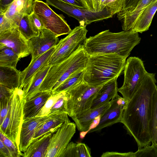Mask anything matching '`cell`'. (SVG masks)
I'll use <instances>...</instances> for the list:
<instances>
[{
  "instance_id": "1",
  "label": "cell",
  "mask_w": 157,
  "mask_h": 157,
  "mask_svg": "<svg viewBox=\"0 0 157 157\" xmlns=\"http://www.w3.org/2000/svg\"><path fill=\"white\" fill-rule=\"evenodd\" d=\"M156 82L155 74L147 72L140 86L127 102L123 112L121 123L139 148L151 143L150 126Z\"/></svg>"
},
{
  "instance_id": "2",
  "label": "cell",
  "mask_w": 157,
  "mask_h": 157,
  "mask_svg": "<svg viewBox=\"0 0 157 157\" xmlns=\"http://www.w3.org/2000/svg\"><path fill=\"white\" fill-rule=\"evenodd\" d=\"M141 40L138 33L132 30L113 33L107 30L87 38L83 46L89 56L116 53L126 59Z\"/></svg>"
},
{
  "instance_id": "3",
  "label": "cell",
  "mask_w": 157,
  "mask_h": 157,
  "mask_svg": "<svg viewBox=\"0 0 157 157\" xmlns=\"http://www.w3.org/2000/svg\"><path fill=\"white\" fill-rule=\"evenodd\" d=\"M126 59L116 53L89 56L83 81L90 86H102L118 77L124 70Z\"/></svg>"
},
{
  "instance_id": "4",
  "label": "cell",
  "mask_w": 157,
  "mask_h": 157,
  "mask_svg": "<svg viewBox=\"0 0 157 157\" xmlns=\"http://www.w3.org/2000/svg\"><path fill=\"white\" fill-rule=\"evenodd\" d=\"M89 56L84 50L83 44L81 45L66 60L51 66L40 86V91L52 90L76 71L85 69Z\"/></svg>"
},
{
  "instance_id": "5",
  "label": "cell",
  "mask_w": 157,
  "mask_h": 157,
  "mask_svg": "<svg viewBox=\"0 0 157 157\" xmlns=\"http://www.w3.org/2000/svg\"><path fill=\"white\" fill-rule=\"evenodd\" d=\"M25 100L22 89L14 90L7 114L0 125V132L12 141L19 150L20 133L23 119V108Z\"/></svg>"
},
{
  "instance_id": "6",
  "label": "cell",
  "mask_w": 157,
  "mask_h": 157,
  "mask_svg": "<svg viewBox=\"0 0 157 157\" xmlns=\"http://www.w3.org/2000/svg\"><path fill=\"white\" fill-rule=\"evenodd\" d=\"M103 85L92 86L83 81L66 91L67 115L72 118L90 109L95 97Z\"/></svg>"
},
{
  "instance_id": "7",
  "label": "cell",
  "mask_w": 157,
  "mask_h": 157,
  "mask_svg": "<svg viewBox=\"0 0 157 157\" xmlns=\"http://www.w3.org/2000/svg\"><path fill=\"white\" fill-rule=\"evenodd\" d=\"M124 81L118 91L128 101L141 84L147 72L143 61L138 57H129L127 60L124 69Z\"/></svg>"
},
{
  "instance_id": "8",
  "label": "cell",
  "mask_w": 157,
  "mask_h": 157,
  "mask_svg": "<svg viewBox=\"0 0 157 157\" xmlns=\"http://www.w3.org/2000/svg\"><path fill=\"white\" fill-rule=\"evenodd\" d=\"M86 26L79 25L76 27L65 38L61 39L56 46L55 50L48 62L52 66L67 59L86 39Z\"/></svg>"
},
{
  "instance_id": "9",
  "label": "cell",
  "mask_w": 157,
  "mask_h": 157,
  "mask_svg": "<svg viewBox=\"0 0 157 157\" xmlns=\"http://www.w3.org/2000/svg\"><path fill=\"white\" fill-rule=\"evenodd\" d=\"M33 10L42 22L44 28L52 31L58 37L68 34L71 31L63 17L55 12L47 3L34 0Z\"/></svg>"
},
{
  "instance_id": "10",
  "label": "cell",
  "mask_w": 157,
  "mask_h": 157,
  "mask_svg": "<svg viewBox=\"0 0 157 157\" xmlns=\"http://www.w3.org/2000/svg\"><path fill=\"white\" fill-rule=\"evenodd\" d=\"M46 3L56 8L79 22L80 25H86L94 22L107 19L114 15L106 8L98 12H93L83 8L77 7L60 0H46Z\"/></svg>"
},
{
  "instance_id": "11",
  "label": "cell",
  "mask_w": 157,
  "mask_h": 157,
  "mask_svg": "<svg viewBox=\"0 0 157 157\" xmlns=\"http://www.w3.org/2000/svg\"><path fill=\"white\" fill-rule=\"evenodd\" d=\"M75 123L63 124L52 135L45 157H62L76 132Z\"/></svg>"
},
{
  "instance_id": "12",
  "label": "cell",
  "mask_w": 157,
  "mask_h": 157,
  "mask_svg": "<svg viewBox=\"0 0 157 157\" xmlns=\"http://www.w3.org/2000/svg\"><path fill=\"white\" fill-rule=\"evenodd\" d=\"M0 45L11 48L21 58L31 54L29 40L21 33L18 27L0 33Z\"/></svg>"
},
{
  "instance_id": "13",
  "label": "cell",
  "mask_w": 157,
  "mask_h": 157,
  "mask_svg": "<svg viewBox=\"0 0 157 157\" xmlns=\"http://www.w3.org/2000/svg\"><path fill=\"white\" fill-rule=\"evenodd\" d=\"M110 101V107L100 117L98 124L88 131L89 133L99 131L105 128L121 122L123 112L127 101L118 94Z\"/></svg>"
},
{
  "instance_id": "14",
  "label": "cell",
  "mask_w": 157,
  "mask_h": 157,
  "mask_svg": "<svg viewBox=\"0 0 157 157\" xmlns=\"http://www.w3.org/2000/svg\"><path fill=\"white\" fill-rule=\"evenodd\" d=\"M58 37L46 29L39 31L38 34L29 40L32 61L55 47L59 42Z\"/></svg>"
},
{
  "instance_id": "15",
  "label": "cell",
  "mask_w": 157,
  "mask_h": 157,
  "mask_svg": "<svg viewBox=\"0 0 157 157\" xmlns=\"http://www.w3.org/2000/svg\"><path fill=\"white\" fill-rule=\"evenodd\" d=\"M50 117H35L23 118L21 128L19 149L24 152L32 140L36 130L40 127Z\"/></svg>"
},
{
  "instance_id": "16",
  "label": "cell",
  "mask_w": 157,
  "mask_h": 157,
  "mask_svg": "<svg viewBox=\"0 0 157 157\" xmlns=\"http://www.w3.org/2000/svg\"><path fill=\"white\" fill-rule=\"evenodd\" d=\"M33 0H14L4 13L14 28L18 27L23 17L33 12Z\"/></svg>"
},
{
  "instance_id": "17",
  "label": "cell",
  "mask_w": 157,
  "mask_h": 157,
  "mask_svg": "<svg viewBox=\"0 0 157 157\" xmlns=\"http://www.w3.org/2000/svg\"><path fill=\"white\" fill-rule=\"evenodd\" d=\"M56 48L54 47L30 62L21 73V85L19 88L25 87L30 82L39 70L47 63Z\"/></svg>"
},
{
  "instance_id": "18",
  "label": "cell",
  "mask_w": 157,
  "mask_h": 157,
  "mask_svg": "<svg viewBox=\"0 0 157 157\" xmlns=\"http://www.w3.org/2000/svg\"><path fill=\"white\" fill-rule=\"evenodd\" d=\"M111 105L110 101L96 108L90 109L85 113L72 118L78 130L82 132L88 131L95 119L98 117H101L109 108Z\"/></svg>"
},
{
  "instance_id": "19",
  "label": "cell",
  "mask_w": 157,
  "mask_h": 157,
  "mask_svg": "<svg viewBox=\"0 0 157 157\" xmlns=\"http://www.w3.org/2000/svg\"><path fill=\"white\" fill-rule=\"evenodd\" d=\"M54 133L48 132L32 139L22 156L45 157L52 136Z\"/></svg>"
},
{
  "instance_id": "20",
  "label": "cell",
  "mask_w": 157,
  "mask_h": 157,
  "mask_svg": "<svg viewBox=\"0 0 157 157\" xmlns=\"http://www.w3.org/2000/svg\"><path fill=\"white\" fill-rule=\"evenodd\" d=\"M52 94V90L40 91L26 100L23 108V118L37 116Z\"/></svg>"
},
{
  "instance_id": "21",
  "label": "cell",
  "mask_w": 157,
  "mask_h": 157,
  "mask_svg": "<svg viewBox=\"0 0 157 157\" xmlns=\"http://www.w3.org/2000/svg\"><path fill=\"white\" fill-rule=\"evenodd\" d=\"M117 78L112 79L102 86L95 97L90 109L96 108L109 102L118 94Z\"/></svg>"
},
{
  "instance_id": "22",
  "label": "cell",
  "mask_w": 157,
  "mask_h": 157,
  "mask_svg": "<svg viewBox=\"0 0 157 157\" xmlns=\"http://www.w3.org/2000/svg\"><path fill=\"white\" fill-rule=\"evenodd\" d=\"M86 9L93 12L101 11L106 8L113 15L120 12L124 0H82Z\"/></svg>"
},
{
  "instance_id": "23",
  "label": "cell",
  "mask_w": 157,
  "mask_h": 157,
  "mask_svg": "<svg viewBox=\"0 0 157 157\" xmlns=\"http://www.w3.org/2000/svg\"><path fill=\"white\" fill-rule=\"evenodd\" d=\"M157 11V0L151 2L143 11L131 30L142 33L148 30Z\"/></svg>"
},
{
  "instance_id": "24",
  "label": "cell",
  "mask_w": 157,
  "mask_h": 157,
  "mask_svg": "<svg viewBox=\"0 0 157 157\" xmlns=\"http://www.w3.org/2000/svg\"><path fill=\"white\" fill-rule=\"evenodd\" d=\"M50 117L37 129L32 139L49 132H56L66 122L70 121L66 113L50 115Z\"/></svg>"
},
{
  "instance_id": "25",
  "label": "cell",
  "mask_w": 157,
  "mask_h": 157,
  "mask_svg": "<svg viewBox=\"0 0 157 157\" xmlns=\"http://www.w3.org/2000/svg\"><path fill=\"white\" fill-rule=\"evenodd\" d=\"M155 0H140L136 6L131 11L122 15H117L119 20L122 22L124 31L131 30L139 15L145 8Z\"/></svg>"
},
{
  "instance_id": "26",
  "label": "cell",
  "mask_w": 157,
  "mask_h": 157,
  "mask_svg": "<svg viewBox=\"0 0 157 157\" xmlns=\"http://www.w3.org/2000/svg\"><path fill=\"white\" fill-rule=\"evenodd\" d=\"M51 66L48 63L44 65L35 74L29 83L23 89L25 100L30 99L40 92V86Z\"/></svg>"
},
{
  "instance_id": "27",
  "label": "cell",
  "mask_w": 157,
  "mask_h": 157,
  "mask_svg": "<svg viewBox=\"0 0 157 157\" xmlns=\"http://www.w3.org/2000/svg\"><path fill=\"white\" fill-rule=\"evenodd\" d=\"M21 72L16 68L0 66V84L14 90L19 88Z\"/></svg>"
},
{
  "instance_id": "28",
  "label": "cell",
  "mask_w": 157,
  "mask_h": 157,
  "mask_svg": "<svg viewBox=\"0 0 157 157\" xmlns=\"http://www.w3.org/2000/svg\"><path fill=\"white\" fill-rule=\"evenodd\" d=\"M90 148L81 143L70 142L67 146L62 157H91Z\"/></svg>"
},
{
  "instance_id": "29",
  "label": "cell",
  "mask_w": 157,
  "mask_h": 157,
  "mask_svg": "<svg viewBox=\"0 0 157 157\" xmlns=\"http://www.w3.org/2000/svg\"><path fill=\"white\" fill-rule=\"evenodd\" d=\"M85 69L78 70L67 78L56 88L52 89L53 94L66 91L74 87L83 81Z\"/></svg>"
},
{
  "instance_id": "30",
  "label": "cell",
  "mask_w": 157,
  "mask_h": 157,
  "mask_svg": "<svg viewBox=\"0 0 157 157\" xmlns=\"http://www.w3.org/2000/svg\"><path fill=\"white\" fill-rule=\"evenodd\" d=\"M21 58L11 48L0 45V66L16 68Z\"/></svg>"
},
{
  "instance_id": "31",
  "label": "cell",
  "mask_w": 157,
  "mask_h": 157,
  "mask_svg": "<svg viewBox=\"0 0 157 157\" xmlns=\"http://www.w3.org/2000/svg\"><path fill=\"white\" fill-rule=\"evenodd\" d=\"M150 129L151 142L157 146V86L153 96L152 111Z\"/></svg>"
},
{
  "instance_id": "32",
  "label": "cell",
  "mask_w": 157,
  "mask_h": 157,
  "mask_svg": "<svg viewBox=\"0 0 157 157\" xmlns=\"http://www.w3.org/2000/svg\"><path fill=\"white\" fill-rule=\"evenodd\" d=\"M19 30L22 35L28 40L37 36L39 33L33 28L30 21L29 15L24 16L18 26Z\"/></svg>"
},
{
  "instance_id": "33",
  "label": "cell",
  "mask_w": 157,
  "mask_h": 157,
  "mask_svg": "<svg viewBox=\"0 0 157 157\" xmlns=\"http://www.w3.org/2000/svg\"><path fill=\"white\" fill-rule=\"evenodd\" d=\"M67 98L66 91H63L61 96L51 108L48 115L61 113H67Z\"/></svg>"
},
{
  "instance_id": "34",
  "label": "cell",
  "mask_w": 157,
  "mask_h": 157,
  "mask_svg": "<svg viewBox=\"0 0 157 157\" xmlns=\"http://www.w3.org/2000/svg\"><path fill=\"white\" fill-rule=\"evenodd\" d=\"M134 157H157V146L153 144L148 145L134 152Z\"/></svg>"
},
{
  "instance_id": "35",
  "label": "cell",
  "mask_w": 157,
  "mask_h": 157,
  "mask_svg": "<svg viewBox=\"0 0 157 157\" xmlns=\"http://www.w3.org/2000/svg\"><path fill=\"white\" fill-rule=\"evenodd\" d=\"M63 92L52 94L46 101L45 105L37 115L39 116H45L48 115L50 109L53 105L61 96Z\"/></svg>"
},
{
  "instance_id": "36",
  "label": "cell",
  "mask_w": 157,
  "mask_h": 157,
  "mask_svg": "<svg viewBox=\"0 0 157 157\" xmlns=\"http://www.w3.org/2000/svg\"><path fill=\"white\" fill-rule=\"evenodd\" d=\"M0 140L3 142L9 149L12 157L22 156L23 153L19 150L13 142L5 136L1 132H0Z\"/></svg>"
},
{
  "instance_id": "37",
  "label": "cell",
  "mask_w": 157,
  "mask_h": 157,
  "mask_svg": "<svg viewBox=\"0 0 157 157\" xmlns=\"http://www.w3.org/2000/svg\"><path fill=\"white\" fill-rule=\"evenodd\" d=\"M12 97L4 98L0 100V125L2 123L7 114Z\"/></svg>"
},
{
  "instance_id": "38",
  "label": "cell",
  "mask_w": 157,
  "mask_h": 157,
  "mask_svg": "<svg viewBox=\"0 0 157 157\" xmlns=\"http://www.w3.org/2000/svg\"><path fill=\"white\" fill-rule=\"evenodd\" d=\"M140 0H124L121 11L117 15H122L132 10L136 6Z\"/></svg>"
},
{
  "instance_id": "39",
  "label": "cell",
  "mask_w": 157,
  "mask_h": 157,
  "mask_svg": "<svg viewBox=\"0 0 157 157\" xmlns=\"http://www.w3.org/2000/svg\"><path fill=\"white\" fill-rule=\"evenodd\" d=\"M29 18L32 26L36 32L39 33L40 30L44 28L40 20L33 11L29 15Z\"/></svg>"
},
{
  "instance_id": "40",
  "label": "cell",
  "mask_w": 157,
  "mask_h": 157,
  "mask_svg": "<svg viewBox=\"0 0 157 157\" xmlns=\"http://www.w3.org/2000/svg\"><path fill=\"white\" fill-rule=\"evenodd\" d=\"M14 28L4 14L0 13V33Z\"/></svg>"
},
{
  "instance_id": "41",
  "label": "cell",
  "mask_w": 157,
  "mask_h": 157,
  "mask_svg": "<svg viewBox=\"0 0 157 157\" xmlns=\"http://www.w3.org/2000/svg\"><path fill=\"white\" fill-rule=\"evenodd\" d=\"M101 157H134V152H129L122 153L114 151H107L104 152Z\"/></svg>"
},
{
  "instance_id": "42",
  "label": "cell",
  "mask_w": 157,
  "mask_h": 157,
  "mask_svg": "<svg viewBox=\"0 0 157 157\" xmlns=\"http://www.w3.org/2000/svg\"><path fill=\"white\" fill-rule=\"evenodd\" d=\"M14 90L0 84V100L5 98L12 97Z\"/></svg>"
},
{
  "instance_id": "43",
  "label": "cell",
  "mask_w": 157,
  "mask_h": 157,
  "mask_svg": "<svg viewBox=\"0 0 157 157\" xmlns=\"http://www.w3.org/2000/svg\"><path fill=\"white\" fill-rule=\"evenodd\" d=\"M0 157H12L11 154L3 142L0 140Z\"/></svg>"
},
{
  "instance_id": "44",
  "label": "cell",
  "mask_w": 157,
  "mask_h": 157,
  "mask_svg": "<svg viewBox=\"0 0 157 157\" xmlns=\"http://www.w3.org/2000/svg\"><path fill=\"white\" fill-rule=\"evenodd\" d=\"M14 0H0V13L4 14Z\"/></svg>"
},
{
  "instance_id": "45",
  "label": "cell",
  "mask_w": 157,
  "mask_h": 157,
  "mask_svg": "<svg viewBox=\"0 0 157 157\" xmlns=\"http://www.w3.org/2000/svg\"><path fill=\"white\" fill-rule=\"evenodd\" d=\"M75 6L86 9L82 0H60Z\"/></svg>"
}]
</instances>
